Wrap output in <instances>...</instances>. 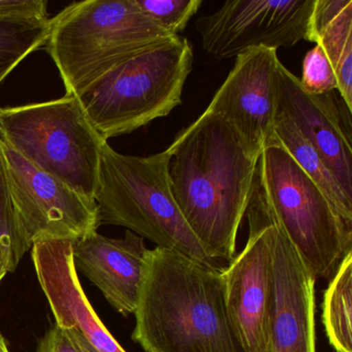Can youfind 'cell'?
I'll return each mask as SVG.
<instances>
[{"mask_svg":"<svg viewBox=\"0 0 352 352\" xmlns=\"http://www.w3.org/2000/svg\"><path fill=\"white\" fill-rule=\"evenodd\" d=\"M166 152L173 195L185 221L210 258L232 261L261 152L207 111Z\"/></svg>","mask_w":352,"mask_h":352,"instance_id":"1","label":"cell"},{"mask_svg":"<svg viewBox=\"0 0 352 352\" xmlns=\"http://www.w3.org/2000/svg\"><path fill=\"white\" fill-rule=\"evenodd\" d=\"M133 340L145 352H243L226 314L222 267L148 250Z\"/></svg>","mask_w":352,"mask_h":352,"instance_id":"2","label":"cell"},{"mask_svg":"<svg viewBox=\"0 0 352 352\" xmlns=\"http://www.w3.org/2000/svg\"><path fill=\"white\" fill-rule=\"evenodd\" d=\"M170 38L135 0H84L53 18L46 49L67 96L78 98L109 72Z\"/></svg>","mask_w":352,"mask_h":352,"instance_id":"3","label":"cell"},{"mask_svg":"<svg viewBox=\"0 0 352 352\" xmlns=\"http://www.w3.org/2000/svg\"><path fill=\"white\" fill-rule=\"evenodd\" d=\"M250 199L281 226L315 280L333 277L351 252V222L340 215L275 135L259 156Z\"/></svg>","mask_w":352,"mask_h":352,"instance_id":"4","label":"cell"},{"mask_svg":"<svg viewBox=\"0 0 352 352\" xmlns=\"http://www.w3.org/2000/svg\"><path fill=\"white\" fill-rule=\"evenodd\" d=\"M170 154L125 155L109 143L102 148L94 201L100 224L123 226L204 265L221 267L210 258L175 201L170 187Z\"/></svg>","mask_w":352,"mask_h":352,"instance_id":"5","label":"cell"},{"mask_svg":"<svg viewBox=\"0 0 352 352\" xmlns=\"http://www.w3.org/2000/svg\"><path fill=\"white\" fill-rule=\"evenodd\" d=\"M193 59L190 42L174 36L109 72L78 100L92 127L107 142L129 135L182 104Z\"/></svg>","mask_w":352,"mask_h":352,"instance_id":"6","label":"cell"},{"mask_svg":"<svg viewBox=\"0 0 352 352\" xmlns=\"http://www.w3.org/2000/svg\"><path fill=\"white\" fill-rule=\"evenodd\" d=\"M0 139L28 162L94 199L102 148L77 96L0 108Z\"/></svg>","mask_w":352,"mask_h":352,"instance_id":"7","label":"cell"},{"mask_svg":"<svg viewBox=\"0 0 352 352\" xmlns=\"http://www.w3.org/2000/svg\"><path fill=\"white\" fill-rule=\"evenodd\" d=\"M1 141L10 195L28 244L82 240L98 232V208L52 175L43 172Z\"/></svg>","mask_w":352,"mask_h":352,"instance_id":"8","label":"cell"},{"mask_svg":"<svg viewBox=\"0 0 352 352\" xmlns=\"http://www.w3.org/2000/svg\"><path fill=\"white\" fill-rule=\"evenodd\" d=\"M315 0H230L201 16L195 28L201 46L217 60L252 48H292L308 41Z\"/></svg>","mask_w":352,"mask_h":352,"instance_id":"9","label":"cell"},{"mask_svg":"<svg viewBox=\"0 0 352 352\" xmlns=\"http://www.w3.org/2000/svg\"><path fill=\"white\" fill-rule=\"evenodd\" d=\"M249 238L240 254L222 269L226 314L243 352H265L273 306L271 224L249 201Z\"/></svg>","mask_w":352,"mask_h":352,"instance_id":"10","label":"cell"},{"mask_svg":"<svg viewBox=\"0 0 352 352\" xmlns=\"http://www.w3.org/2000/svg\"><path fill=\"white\" fill-rule=\"evenodd\" d=\"M279 61L275 49L259 47L241 53L206 110L224 119L249 147L259 152L274 137Z\"/></svg>","mask_w":352,"mask_h":352,"instance_id":"11","label":"cell"},{"mask_svg":"<svg viewBox=\"0 0 352 352\" xmlns=\"http://www.w3.org/2000/svg\"><path fill=\"white\" fill-rule=\"evenodd\" d=\"M275 91L277 112L292 119L322 156L344 192L352 199L351 109L338 90L322 96L307 94L300 79L281 61L276 71Z\"/></svg>","mask_w":352,"mask_h":352,"instance_id":"12","label":"cell"},{"mask_svg":"<svg viewBox=\"0 0 352 352\" xmlns=\"http://www.w3.org/2000/svg\"><path fill=\"white\" fill-rule=\"evenodd\" d=\"M263 211L271 224L273 306L271 331L265 352H316V280L281 226Z\"/></svg>","mask_w":352,"mask_h":352,"instance_id":"13","label":"cell"},{"mask_svg":"<svg viewBox=\"0 0 352 352\" xmlns=\"http://www.w3.org/2000/svg\"><path fill=\"white\" fill-rule=\"evenodd\" d=\"M74 243L51 240L32 245L34 269L55 323L81 333L98 352H126L96 315L82 288L74 263Z\"/></svg>","mask_w":352,"mask_h":352,"instance_id":"14","label":"cell"},{"mask_svg":"<svg viewBox=\"0 0 352 352\" xmlns=\"http://www.w3.org/2000/svg\"><path fill=\"white\" fill-rule=\"evenodd\" d=\"M149 249L127 230L124 239L98 232L74 243V263L120 314H135Z\"/></svg>","mask_w":352,"mask_h":352,"instance_id":"15","label":"cell"},{"mask_svg":"<svg viewBox=\"0 0 352 352\" xmlns=\"http://www.w3.org/2000/svg\"><path fill=\"white\" fill-rule=\"evenodd\" d=\"M307 42L323 49L338 92L352 110V0H315Z\"/></svg>","mask_w":352,"mask_h":352,"instance_id":"16","label":"cell"},{"mask_svg":"<svg viewBox=\"0 0 352 352\" xmlns=\"http://www.w3.org/2000/svg\"><path fill=\"white\" fill-rule=\"evenodd\" d=\"M274 135L298 166L327 195L340 215L352 223L351 197L344 192L320 153L284 113L277 112Z\"/></svg>","mask_w":352,"mask_h":352,"instance_id":"17","label":"cell"},{"mask_svg":"<svg viewBox=\"0 0 352 352\" xmlns=\"http://www.w3.org/2000/svg\"><path fill=\"white\" fill-rule=\"evenodd\" d=\"M351 252L342 259L323 296L322 322L329 344L337 352H352Z\"/></svg>","mask_w":352,"mask_h":352,"instance_id":"18","label":"cell"},{"mask_svg":"<svg viewBox=\"0 0 352 352\" xmlns=\"http://www.w3.org/2000/svg\"><path fill=\"white\" fill-rule=\"evenodd\" d=\"M52 19L0 16V83L28 55L46 45Z\"/></svg>","mask_w":352,"mask_h":352,"instance_id":"19","label":"cell"},{"mask_svg":"<svg viewBox=\"0 0 352 352\" xmlns=\"http://www.w3.org/2000/svg\"><path fill=\"white\" fill-rule=\"evenodd\" d=\"M32 248L20 228L10 195L7 168L0 141V250L8 273L15 272L25 252Z\"/></svg>","mask_w":352,"mask_h":352,"instance_id":"20","label":"cell"},{"mask_svg":"<svg viewBox=\"0 0 352 352\" xmlns=\"http://www.w3.org/2000/svg\"><path fill=\"white\" fill-rule=\"evenodd\" d=\"M144 13L172 36L184 32L203 5L201 0H135Z\"/></svg>","mask_w":352,"mask_h":352,"instance_id":"21","label":"cell"},{"mask_svg":"<svg viewBox=\"0 0 352 352\" xmlns=\"http://www.w3.org/2000/svg\"><path fill=\"white\" fill-rule=\"evenodd\" d=\"M300 86L307 94L322 96L338 90L337 78L323 49L316 45L302 60Z\"/></svg>","mask_w":352,"mask_h":352,"instance_id":"22","label":"cell"},{"mask_svg":"<svg viewBox=\"0 0 352 352\" xmlns=\"http://www.w3.org/2000/svg\"><path fill=\"white\" fill-rule=\"evenodd\" d=\"M45 0H0V16L49 19Z\"/></svg>","mask_w":352,"mask_h":352,"instance_id":"23","label":"cell"},{"mask_svg":"<svg viewBox=\"0 0 352 352\" xmlns=\"http://www.w3.org/2000/svg\"><path fill=\"white\" fill-rule=\"evenodd\" d=\"M36 352H80L65 329L55 323L41 339Z\"/></svg>","mask_w":352,"mask_h":352,"instance_id":"24","label":"cell"},{"mask_svg":"<svg viewBox=\"0 0 352 352\" xmlns=\"http://www.w3.org/2000/svg\"><path fill=\"white\" fill-rule=\"evenodd\" d=\"M71 339L73 340L75 345L77 346L80 352H98L96 348L92 347L91 344L81 335L76 331H67Z\"/></svg>","mask_w":352,"mask_h":352,"instance_id":"25","label":"cell"},{"mask_svg":"<svg viewBox=\"0 0 352 352\" xmlns=\"http://www.w3.org/2000/svg\"><path fill=\"white\" fill-rule=\"evenodd\" d=\"M7 273L8 270L7 265H6L5 258H3V253H1V250H0V282L3 281Z\"/></svg>","mask_w":352,"mask_h":352,"instance_id":"26","label":"cell"},{"mask_svg":"<svg viewBox=\"0 0 352 352\" xmlns=\"http://www.w3.org/2000/svg\"><path fill=\"white\" fill-rule=\"evenodd\" d=\"M0 352H10L7 342H6L5 338L1 333H0Z\"/></svg>","mask_w":352,"mask_h":352,"instance_id":"27","label":"cell"}]
</instances>
